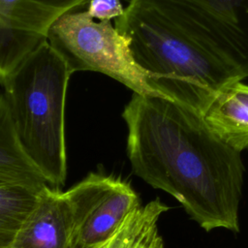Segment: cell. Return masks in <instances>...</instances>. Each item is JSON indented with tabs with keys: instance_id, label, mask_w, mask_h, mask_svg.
I'll return each instance as SVG.
<instances>
[{
	"instance_id": "3957f363",
	"label": "cell",
	"mask_w": 248,
	"mask_h": 248,
	"mask_svg": "<svg viewBox=\"0 0 248 248\" xmlns=\"http://www.w3.org/2000/svg\"><path fill=\"white\" fill-rule=\"evenodd\" d=\"M71 75L45 41L0 82L24 152L56 189L67 176L65 104Z\"/></svg>"
},
{
	"instance_id": "4fadbf2b",
	"label": "cell",
	"mask_w": 248,
	"mask_h": 248,
	"mask_svg": "<svg viewBox=\"0 0 248 248\" xmlns=\"http://www.w3.org/2000/svg\"><path fill=\"white\" fill-rule=\"evenodd\" d=\"M124 9L121 0H89L86 11L93 19L110 21L121 16Z\"/></svg>"
},
{
	"instance_id": "ba28073f",
	"label": "cell",
	"mask_w": 248,
	"mask_h": 248,
	"mask_svg": "<svg viewBox=\"0 0 248 248\" xmlns=\"http://www.w3.org/2000/svg\"><path fill=\"white\" fill-rule=\"evenodd\" d=\"M10 248H73V218L65 192L46 186Z\"/></svg>"
},
{
	"instance_id": "5b68a950",
	"label": "cell",
	"mask_w": 248,
	"mask_h": 248,
	"mask_svg": "<svg viewBox=\"0 0 248 248\" xmlns=\"http://www.w3.org/2000/svg\"><path fill=\"white\" fill-rule=\"evenodd\" d=\"M184 35L248 78V0H144Z\"/></svg>"
},
{
	"instance_id": "8992f818",
	"label": "cell",
	"mask_w": 248,
	"mask_h": 248,
	"mask_svg": "<svg viewBox=\"0 0 248 248\" xmlns=\"http://www.w3.org/2000/svg\"><path fill=\"white\" fill-rule=\"evenodd\" d=\"M73 218V248H102L140 201L117 177L90 172L65 191Z\"/></svg>"
},
{
	"instance_id": "7a4b0ae2",
	"label": "cell",
	"mask_w": 248,
	"mask_h": 248,
	"mask_svg": "<svg viewBox=\"0 0 248 248\" xmlns=\"http://www.w3.org/2000/svg\"><path fill=\"white\" fill-rule=\"evenodd\" d=\"M114 26L157 97L202 113L226 85L242 78L184 35L144 0H128Z\"/></svg>"
},
{
	"instance_id": "8fae6325",
	"label": "cell",
	"mask_w": 248,
	"mask_h": 248,
	"mask_svg": "<svg viewBox=\"0 0 248 248\" xmlns=\"http://www.w3.org/2000/svg\"><path fill=\"white\" fill-rule=\"evenodd\" d=\"M170 207L159 198L135 209L102 248H164L160 217Z\"/></svg>"
},
{
	"instance_id": "7c38bea8",
	"label": "cell",
	"mask_w": 248,
	"mask_h": 248,
	"mask_svg": "<svg viewBox=\"0 0 248 248\" xmlns=\"http://www.w3.org/2000/svg\"><path fill=\"white\" fill-rule=\"evenodd\" d=\"M42 190V189H41ZM40 190L0 182V248H10Z\"/></svg>"
},
{
	"instance_id": "30bf717a",
	"label": "cell",
	"mask_w": 248,
	"mask_h": 248,
	"mask_svg": "<svg viewBox=\"0 0 248 248\" xmlns=\"http://www.w3.org/2000/svg\"><path fill=\"white\" fill-rule=\"evenodd\" d=\"M0 182L36 190L50 186L24 152L4 93H0Z\"/></svg>"
},
{
	"instance_id": "9c48e42d",
	"label": "cell",
	"mask_w": 248,
	"mask_h": 248,
	"mask_svg": "<svg viewBox=\"0 0 248 248\" xmlns=\"http://www.w3.org/2000/svg\"><path fill=\"white\" fill-rule=\"evenodd\" d=\"M202 115L220 140L239 152L248 150V84L242 80L229 83Z\"/></svg>"
},
{
	"instance_id": "6da1fadb",
	"label": "cell",
	"mask_w": 248,
	"mask_h": 248,
	"mask_svg": "<svg viewBox=\"0 0 248 248\" xmlns=\"http://www.w3.org/2000/svg\"><path fill=\"white\" fill-rule=\"evenodd\" d=\"M122 118L137 176L175 199L205 232H239L241 152L220 140L201 113L165 98L133 93Z\"/></svg>"
},
{
	"instance_id": "277c9868",
	"label": "cell",
	"mask_w": 248,
	"mask_h": 248,
	"mask_svg": "<svg viewBox=\"0 0 248 248\" xmlns=\"http://www.w3.org/2000/svg\"><path fill=\"white\" fill-rule=\"evenodd\" d=\"M46 41L66 62L71 74L98 72L136 94L157 97L133 56L130 38L110 21H95L87 11H71L55 21Z\"/></svg>"
},
{
	"instance_id": "52a82bcc",
	"label": "cell",
	"mask_w": 248,
	"mask_h": 248,
	"mask_svg": "<svg viewBox=\"0 0 248 248\" xmlns=\"http://www.w3.org/2000/svg\"><path fill=\"white\" fill-rule=\"evenodd\" d=\"M89 0H0V82L63 15Z\"/></svg>"
}]
</instances>
